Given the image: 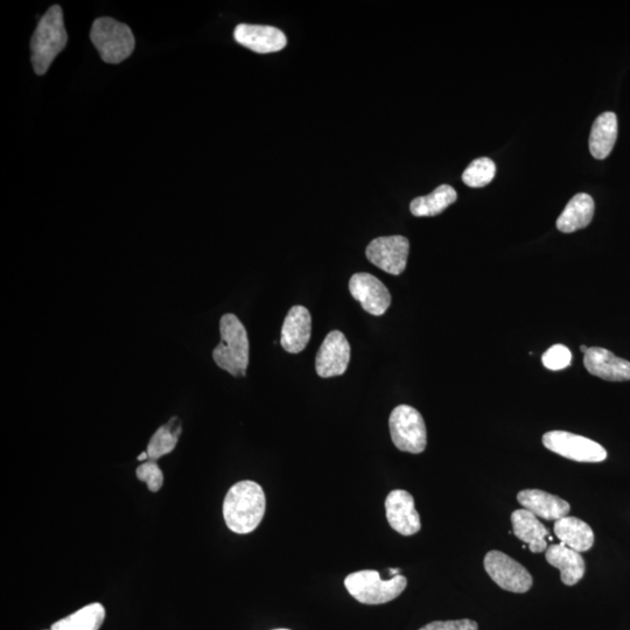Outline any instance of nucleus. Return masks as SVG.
<instances>
[{
    "label": "nucleus",
    "mask_w": 630,
    "mask_h": 630,
    "mask_svg": "<svg viewBox=\"0 0 630 630\" xmlns=\"http://www.w3.org/2000/svg\"><path fill=\"white\" fill-rule=\"evenodd\" d=\"M266 508L264 490L254 481L235 483L223 502V517L235 534H250L263 521Z\"/></svg>",
    "instance_id": "1"
},
{
    "label": "nucleus",
    "mask_w": 630,
    "mask_h": 630,
    "mask_svg": "<svg viewBox=\"0 0 630 630\" xmlns=\"http://www.w3.org/2000/svg\"><path fill=\"white\" fill-rule=\"evenodd\" d=\"M221 341L214 349L217 366L230 375H247L249 366V339L247 329L235 314H224L220 321Z\"/></svg>",
    "instance_id": "2"
},
{
    "label": "nucleus",
    "mask_w": 630,
    "mask_h": 630,
    "mask_svg": "<svg viewBox=\"0 0 630 630\" xmlns=\"http://www.w3.org/2000/svg\"><path fill=\"white\" fill-rule=\"evenodd\" d=\"M68 35L59 5H54L41 18L31 40L32 65L38 75L47 73L54 59L66 47Z\"/></svg>",
    "instance_id": "3"
},
{
    "label": "nucleus",
    "mask_w": 630,
    "mask_h": 630,
    "mask_svg": "<svg viewBox=\"0 0 630 630\" xmlns=\"http://www.w3.org/2000/svg\"><path fill=\"white\" fill-rule=\"evenodd\" d=\"M408 580L398 574L389 580L381 579L377 571L364 570L349 574L345 586L350 595L364 605H382L401 595Z\"/></svg>",
    "instance_id": "4"
},
{
    "label": "nucleus",
    "mask_w": 630,
    "mask_h": 630,
    "mask_svg": "<svg viewBox=\"0 0 630 630\" xmlns=\"http://www.w3.org/2000/svg\"><path fill=\"white\" fill-rule=\"evenodd\" d=\"M90 39L104 62L117 65L128 59L135 49V37L129 26L111 18L95 20Z\"/></svg>",
    "instance_id": "5"
},
{
    "label": "nucleus",
    "mask_w": 630,
    "mask_h": 630,
    "mask_svg": "<svg viewBox=\"0 0 630 630\" xmlns=\"http://www.w3.org/2000/svg\"><path fill=\"white\" fill-rule=\"evenodd\" d=\"M391 439L399 451L419 454L425 451L427 431L423 416L409 405H399L389 418Z\"/></svg>",
    "instance_id": "6"
},
{
    "label": "nucleus",
    "mask_w": 630,
    "mask_h": 630,
    "mask_svg": "<svg viewBox=\"0 0 630 630\" xmlns=\"http://www.w3.org/2000/svg\"><path fill=\"white\" fill-rule=\"evenodd\" d=\"M543 445L560 457L578 462H601L607 451L595 441L565 431H551L543 436Z\"/></svg>",
    "instance_id": "7"
},
{
    "label": "nucleus",
    "mask_w": 630,
    "mask_h": 630,
    "mask_svg": "<svg viewBox=\"0 0 630 630\" xmlns=\"http://www.w3.org/2000/svg\"><path fill=\"white\" fill-rule=\"evenodd\" d=\"M483 565L494 583L513 593L528 592L534 583L531 574L515 559L501 551H489Z\"/></svg>",
    "instance_id": "8"
},
{
    "label": "nucleus",
    "mask_w": 630,
    "mask_h": 630,
    "mask_svg": "<svg viewBox=\"0 0 630 630\" xmlns=\"http://www.w3.org/2000/svg\"><path fill=\"white\" fill-rule=\"evenodd\" d=\"M410 251L408 238L404 236L378 237L366 250L367 258L381 270L399 276L406 268Z\"/></svg>",
    "instance_id": "9"
},
{
    "label": "nucleus",
    "mask_w": 630,
    "mask_h": 630,
    "mask_svg": "<svg viewBox=\"0 0 630 630\" xmlns=\"http://www.w3.org/2000/svg\"><path fill=\"white\" fill-rule=\"evenodd\" d=\"M349 291L363 310L375 317H381L391 305L387 286L370 273H355L349 280Z\"/></svg>",
    "instance_id": "10"
},
{
    "label": "nucleus",
    "mask_w": 630,
    "mask_h": 630,
    "mask_svg": "<svg viewBox=\"0 0 630 630\" xmlns=\"http://www.w3.org/2000/svg\"><path fill=\"white\" fill-rule=\"evenodd\" d=\"M350 361V345L345 334L333 331L326 336L319 349L315 369L322 378L346 373Z\"/></svg>",
    "instance_id": "11"
},
{
    "label": "nucleus",
    "mask_w": 630,
    "mask_h": 630,
    "mask_svg": "<svg viewBox=\"0 0 630 630\" xmlns=\"http://www.w3.org/2000/svg\"><path fill=\"white\" fill-rule=\"evenodd\" d=\"M385 510L390 527L398 534L412 536L422 528L415 500L405 490H392L385 500Z\"/></svg>",
    "instance_id": "12"
},
{
    "label": "nucleus",
    "mask_w": 630,
    "mask_h": 630,
    "mask_svg": "<svg viewBox=\"0 0 630 630\" xmlns=\"http://www.w3.org/2000/svg\"><path fill=\"white\" fill-rule=\"evenodd\" d=\"M234 38L259 54L279 52L287 45L286 35L273 26L240 24L235 28Z\"/></svg>",
    "instance_id": "13"
},
{
    "label": "nucleus",
    "mask_w": 630,
    "mask_h": 630,
    "mask_svg": "<svg viewBox=\"0 0 630 630\" xmlns=\"http://www.w3.org/2000/svg\"><path fill=\"white\" fill-rule=\"evenodd\" d=\"M584 366L591 375L609 382L630 381V362L620 359L605 348H588Z\"/></svg>",
    "instance_id": "14"
},
{
    "label": "nucleus",
    "mask_w": 630,
    "mask_h": 630,
    "mask_svg": "<svg viewBox=\"0 0 630 630\" xmlns=\"http://www.w3.org/2000/svg\"><path fill=\"white\" fill-rule=\"evenodd\" d=\"M312 334L310 311L304 306H293L287 313L282 328L283 348L287 353L299 354L307 347Z\"/></svg>",
    "instance_id": "15"
},
{
    "label": "nucleus",
    "mask_w": 630,
    "mask_h": 630,
    "mask_svg": "<svg viewBox=\"0 0 630 630\" xmlns=\"http://www.w3.org/2000/svg\"><path fill=\"white\" fill-rule=\"evenodd\" d=\"M517 500L524 509L546 521H558L569 515L571 509L569 502L539 489L522 490Z\"/></svg>",
    "instance_id": "16"
},
{
    "label": "nucleus",
    "mask_w": 630,
    "mask_h": 630,
    "mask_svg": "<svg viewBox=\"0 0 630 630\" xmlns=\"http://www.w3.org/2000/svg\"><path fill=\"white\" fill-rule=\"evenodd\" d=\"M546 562L560 571V578L566 586H573L583 579L586 565L580 553L563 543L553 544L546 550Z\"/></svg>",
    "instance_id": "17"
},
{
    "label": "nucleus",
    "mask_w": 630,
    "mask_h": 630,
    "mask_svg": "<svg viewBox=\"0 0 630 630\" xmlns=\"http://www.w3.org/2000/svg\"><path fill=\"white\" fill-rule=\"evenodd\" d=\"M514 535L529 546L531 552L548 550L549 531L539 522L538 517L527 509H518L511 514Z\"/></svg>",
    "instance_id": "18"
},
{
    "label": "nucleus",
    "mask_w": 630,
    "mask_h": 630,
    "mask_svg": "<svg viewBox=\"0 0 630 630\" xmlns=\"http://www.w3.org/2000/svg\"><path fill=\"white\" fill-rule=\"evenodd\" d=\"M594 215V201L591 195L579 193L567 203L557 220V228L562 233L570 234L586 228Z\"/></svg>",
    "instance_id": "19"
},
{
    "label": "nucleus",
    "mask_w": 630,
    "mask_h": 630,
    "mask_svg": "<svg viewBox=\"0 0 630 630\" xmlns=\"http://www.w3.org/2000/svg\"><path fill=\"white\" fill-rule=\"evenodd\" d=\"M553 530H555L560 543L579 553L590 550L594 544L592 528L577 517L565 516L560 518L556 521Z\"/></svg>",
    "instance_id": "20"
},
{
    "label": "nucleus",
    "mask_w": 630,
    "mask_h": 630,
    "mask_svg": "<svg viewBox=\"0 0 630 630\" xmlns=\"http://www.w3.org/2000/svg\"><path fill=\"white\" fill-rule=\"evenodd\" d=\"M618 138V117L614 112H604L593 123L590 151L595 159H606Z\"/></svg>",
    "instance_id": "21"
},
{
    "label": "nucleus",
    "mask_w": 630,
    "mask_h": 630,
    "mask_svg": "<svg viewBox=\"0 0 630 630\" xmlns=\"http://www.w3.org/2000/svg\"><path fill=\"white\" fill-rule=\"evenodd\" d=\"M458 199V194L450 185H441L430 195L419 196L410 203L412 215L417 217H431L444 212Z\"/></svg>",
    "instance_id": "22"
},
{
    "label": "nucleus",
    "mask_w": 630,
    "mask_h": 630,
    "mask_svg": "<svg viewBox=\"0 0 630 630\" xmlns=\"http://www.w3.org/2000/svg\"><path fill=\"white\" fill-rule=\"evenodd\" d=\"M104 619L105 608L95 602V604L84 606L79 611L53 623L52 627L61 630H100Z\"/></svg>",
    "instance_id": "23"
},
{
    "label": "nucleus",
    "mask_w": 630,
    "mask_h": 630,
    "mask_svg": "<svg viewBox=\"0 0 630 630\" xmlns=\"http://www.w3.org/2000/svg\"><path fill=\"white\" fill-rule=\"evenodd\" d=\"M181 431V422L178 417L171 418L170 422L161 426L153 434L149 446H147L146 452L149 454L150 460H158L173 452L174 448L177 447Z\"/></svg>",
    "instance_id": "24"
},
{
    "label": "nucleus",
    "mask_w": 630,
    "mask_h": 630,
    "mask_svg": "<svg viewBox=\"0 0 630 630\" xmlns=\"http://www.w3.org/2000/svg\"><path fill=\"white\" fill-rule=\"evenodd\" d=\"M496 174V165L492 159L487 157L478 158L472 161L462 173V181L465 185L473 188L485 187L493 181Z\"/></svg>",
    "instance_id": "25"
},
{
    "label": "nucleus",
    "mask_w": 630,
    "mask_h": 630,
    "mask_svg": "<svg viewBox=\"0 0 630 630\" xmlns=\"http://www.w3.org/2000/svg\"><path fill=\"white\" fill-rule=\"evenodd\" d=\"M138 480L145 482L150 492L157 493L164 485V473L156 460H147L137 468Z\"/></svg>",
    "instance_id": "26"
},
{
    "label": "nucleus",
    "mask_w": 630,
    "mask_h": 630,
    "mask_svg": "<svg viewBox=\"0 0 630 630\" xmlns=\"http://www.w3.org/2000/svg\"><path fill=\"white\" fill-rule=\"evenodd\" d=\"M571 350L564 345H555L546 350L542 357L546 369L557 371L571 366Z\"/></svg>",
    "instance_id": "27"
},
{
    "label": "nucleus",
    "mask_w": 630,
    "mask_h": 630,
    "mask_svg": "<svg viewBox=\"0 0 630 630\" xmlns=\"http://www.w3.org/2000/svg\"><path fill=\"white\" fill-rule=\"evenodd\" d=\"M478 623L473 620L434 621L419 630H478Z\"/></svg>",
    "instance_id": "28"
},
{
    "label": "nucleus",
    "mask_w": 630,
    "mask_h": 630,
    "mask_svg": "<svg viewBox=\"0 0 630 630\" xmlns=\"http://www.w3.org/2000/svg\"><path fill=\"white\" fill-rule=\"evenodd\" d=\"M147 459H150L149 458V454H147V452L140 453V455L138 457L139 461H144L145 462V461H147Z\"/></svg>",
    "instance_id": "29"
},
{
    "label": "nucleus",
    "mask_w": 630,
    "mask_h": 630,
    "mask_svg": "<svg viewBox=\"0 0 630 630\" xmlns=\"http://www.w3.org/2000/svg\"><path fill=\"white\" fill-rule=\"evenodd\" d=\"M389 572L392 574V577L398 576L399 573H401V570L399 569H390Z\"/></svg>",
    "instance_id": "30"
},
{
    "label": "nucleus",
    "mask_w": 630,
    "mask_h": 630,
    "mask_svg": "<svg viewBox=\"0 0 630 630\" xmlns=\"http://www.w3.org/2000/svg\"><path fill=\"white\" fill-rule=\"evenodd\" d=\"M580 349H581V352H583L585 354L587 352V350H588V347L587 346H581Z\"/></svg>",
    "instance_id": "31"
},
{
    "label": "nucleus",
    "mask_w": 630,
    "mask_h": 630,
    "mask_svg": "<svg viewBox=\"0 0 630 630\" xmlns=\"http://www.w3.org/2000/svg\"><path fill=\"white\" fill-rule=\"evenodd\" d=\"M49 630H61V629H59V628H55V627H52V628H51V629H49Z\"/></svg>",
    "instance_id": "32"
},
{
    "label": "nucleus",
    "mask_w": 630,
    "mask_h": 630,
    "mask_svg": "<svg viewBox=\"0 0 630 630\" xmlns=\"http://www.w3.org/2000/svg\"><path fill=\"white\" fill-rule=\"evenodd\" d=\"M275 630H289V629H275Z\"/></svg>",
    "instance_id": "33"
}]
</instances>
